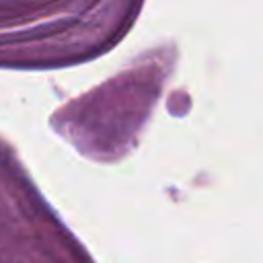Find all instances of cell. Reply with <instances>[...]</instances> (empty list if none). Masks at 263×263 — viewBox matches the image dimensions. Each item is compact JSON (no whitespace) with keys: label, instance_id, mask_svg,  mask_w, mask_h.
I'll list each match as a JSON object with an SVG mask.
<instances>
[{"label":"cell","instance_id":"1","mask_svg":"<svg viewBox=\"0 0 263 263\" xmlns=\"http://www.w3.org/2000/svg\"><path fill=\"white\" fill-rule=\"evenodd\" d=\"M136 0H0V55L76 53L117 41Z\"/></svg>","mask_w":263,"mask_h":263}]
</instances>
